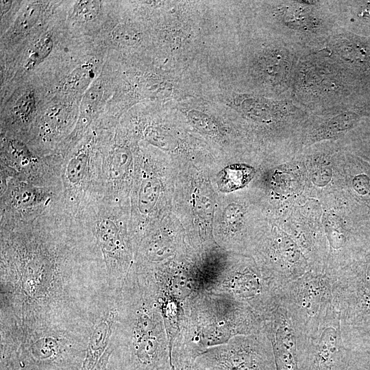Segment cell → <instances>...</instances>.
Masks as SVG:
<instances>
[{
	"instance_id": "26",
	"label": "cell",
	"mask_w": 370,
	"mask_h": 370,
	"mask_svg": "<svg viewBox=\"0 0 370 370\" xmlns=\"http://www.w3.org/2000/svg\"><path fill=\"white\" fill-rule=\"evenodd\" d=\"M360 115L352 110H341L334 112L317 130V134L329 136L353 128L358 123Z\"/></svg>"
},
{
	"instance_id": "32",
	"label": "cell",
	"mask_w": 370,
	"mask_h": 370,
	"mask_svg": "<svg viewBox=\"0 0 370 370\" xmlns=\"http://www.w3.org/2000/svg\"><path fill=\"white\" fill-rule=\"evenodd\" d=\"M347 370H366V369L358 367L357 365H356L351 360L350 365Z\"/></svg>"
},
{
	"instance_id": "2",
	"label": "cell",
	"mask_w": 370,
	"mask_h": 370,
	"mask_svg": "<svg viewBox=\"0 0 370 370\" xmlns=\"http://www.w3.org/2000/svg\"><path fill=\"white\" fill-rule=\"evenodd\" d=\"M108 347L126 357L130 370H175L169 332L150 274L131 268L119 292Z\"/></svg>"
},
{
	"instance_id": "9",
	"label": "cell",
	"mask_w": 370,
	"mask_h": 370,
	"mask_svg": "<svg viewBox=\"0 0 370 370\" xmlns=\"http://www.w3.org/2000/svg\"><path fill=\"white\" fill-rule=\"evenodd\" d=\"M292 318L305 336L334 306L332 280L325 273L307 272L278 291Z\"/></svg>"
},
{
	"instance_id": "5",
	"label": "cell",
	"mask_w": 370,
	"mask_h": 370,
	"mask_svg": "<svg viewBox=\"0 0 370 370\" xmlns=\"http://www.w3.org/2000/svg\"><path fill=\"white\" fill-rule=\"evenodd\" d=\"M121 203L103 197L76 218L92 234L101 252L110 286L122 288L131 267L133 246L120 219Z\"/></svg>"
},
{
	"instance_id": "11",
	"label": "cell",
	"mask_w": 370,
	"mask_h": 370,
	"mask_svg": "<svg viewBox=\"0 0 370 370\" xmlns=\"http://www.w3.org/2000/svg\"><path fill=\"white\" fill-rule=\"evenodd\" d=\"M341 328V316L334 306L315 330L299 339V370H347L351 355Z\"/></svg>"
},
{
	"instance_id": "17",
	"label": "cell",
	"mask_w": 370,
	"mask_h": 370,
	"mask_svg": "<svg viewBox=\"0 0 370 370\" xmlns=\"http://www.w3.org/2000/svg\"><path fill=\"white\" fill-rule=\"evenodd\" d=\"M62 1H23L8 29L1 35V52L10 51L47 24Z\"/></svg>"
},
{
	"instance_id": "3",
	"label": "cell",
	"mask_w": 370,
	"mask_h": 370,
	"mask_svg": "<svg viewBox=\"0 0 370 370\" xmlns=\"http://www.w3.org/2000/svg\"><path fill=\"white\" fill-rule=\"evenodd\" d=\"M0 223L25 221L64 206L61 166L46 158L0 171Z\"/></svg>"
},
{
	"instance_id": "14",
	"label": "cell",
	"mask_w": 370,
	"mask_h": 370,
	"mask_svg": "<svg viewBox=\"0 0 370 370\" xmlns=\"http://www.w3.org/2000/svg\"><path fill=\"white\" fill-rule=\"evenodd\" d=\"M117 79L116 60L108 55L101 74L81 99L76 126L60 147V154L64 155L71 149L99 119L115 92Z\"/></svg>"
},
{
	"instance_id": "7",
	"label": "cell",
	"mask_w": 370,
	"mask_h": 370,
	"mask_svg": "<svg viewBox=\"0 0 370 370\" xmlns=\"http://www.w3.org/2000/svg\"><path fill=\"white\" fill-rule=\"evenodd\" d=\"M334 305L343 327L370 325V236L332 279Z\"/></svg>"
},
{
	"instance_id": "20",
	"label": "cell",
	"mask_w": 370,
	"mask_h": 370,
	"mask_svg": "<svg viewBox=\"0 0 370 370\" xmlns=\"http://www.w3.org/2000/svg\"><path fill=\"white\" fill-rule=\"evenodd\" d=\"M321 1H284L276 4L274 13L283 27L305 35L318 34L327 27L321 13Z\"/></svg>"
},
{
	"instance_id": "27",
	"label": "cell",
	"mask_w": 370,
	"mask_h": 370,
	"mask_svg": "<svg viewBox=\"0 0 370 370\" xmlns=\"http://www.w3.org/2000/svg\"><path fill=\"white\" fill-rule=\"evenodd\" d=\"M1 35L10 27L16 14L21 7L23 1H1Z\"/></svg>"
},
{
	"instance_id": "31",
	"label": "cell",
	"mask_w": 370,
	"mask_h": 370,
	"mask_svg": "<svg viewBox=\"0 0 370 370\" xmlns=\"http://www.w3.org/2000/svg\"><path fill=\"white\" fill-rule=\"evenodd\" d=\"M360 8L358 16L360 18H367L370 21V2H366V3L360 7Z\"/></svg>"
},
{
	"instance_id": "1",
	"label": "cell",
	"mask_w": 370,
	"mask_h": 370,
	"mask_svg": "<svg viewBox=\"0 0 370 370\" xmlns=\"http://www.w3.org/2000/svg\"><path fill=\"white\" fill-rule=\"evenodd\" d=\"M117 292L93 236L64 206L0 223V326L89 338Z\"/></svg>"
},
{
	"instance_id": "24",
	"label": "cell",
	"mask_w": 370,
	"mask_h": 370,
	"mask_svg": "<svg viewBox=\"0 0 370 370\" xmlns=\"http://www.w3.org/2000/svg\"><path fill=\"white\" fill-rule=\"evenodd\" d=\"M138 182L136 195V208L138 214L144 218L154 210L160 197L161 184L159 179L152 172L143 170Z\"/></svg>"
},
{
	"instance_id": "18",
	"label": "cell",
	"mask_w": 370,
	"mask_h": 370,
	"mask_svg": "<svg viewBox=\"0 0 370 370\" xmlns=\"http://www.w3.org/2000/svg\"><path fill=\"white\" fill-rule=\"evenodd\" d=\"M133 155L116 127L106 147L103 166V197L121 203V192L130 175Z\"/></svg>"
},
{
	"instance_id": "6",
	"label": "cell",
	"mask_w": 370,
	"mask_h": 370,
	"mask_svg": "<svg viewBox=\"0 0 370 370\" xmlns=\"http://www.w3.org/2000/svg\"><path fill=\"white\" fill-rule=\"evenodd\" d=\"M107 49L94 37H73L63 56L42 82L46 97L61 96L78 101L99 76Z\"/></svg>"
},
{
	"instance_id": "22",
	"label": "cell",
	"mask_w": 370,
	"mask_h": 370,
	"mask_svg": "<svg viewBox=\"0 0 370 370\" xmlns=\"http://www.w3.org/2000/svg\"><path fill=\"white\" fill-rule=\"evenodd\" d=\"M236 101V106L244 113L262 119L284 118L299 108L288 99L273 100L254 95L239 96Z\"/></svg>"
},
{
	"instance_id": "12",
	"label": "cell",
	"mask_w": 370,
	"mask_h": 370,
	"mask_svg": "<svg viewBox=\"0 0 370 370\" xmlns=\"http://www.w3.org/2000/svg\"><path fill=\"white\" fill-rule=\"evenodd\" d=\"M206 352L228 370H276L272 344L265 330L235 336Z\"/></svg>"
},
{
	"instance_id": "25",
	"label": "cell",
	"mask_w": 370,
	"mask_h": 370,
	"mask_svg": "<svg viewBox=\"0 0 370 370\" xmlns=\"http://www.w3.org/2000/svg\"><path fill=\"white\" fill-rule=\"evenodd\" d=\"M254 175L252 167L234 164L225 167L217 176V185L223 192H231L245 186Z\"/></svg>"
},
{
	"instance_id": "28",
	"label": "cell",
	"mask_w": 370,
	"mask_h": 370,
	"mask_svg": "<svg viewBox=\"0 0 370 370\" xmlns=\"http://www.w3.org/2000/svg\"><path fill=\"white\" fill-rule=\"evenodd\" d=\"M188 116L190 122L201 131L207 134L217 132V127L214 121L202 112L192 110L188 112Z\"/></svg>"
},
{
	"instance_id": "30",
	"label": "cell",
	"mask_w": 370,
	"mask_h": 370,
	"mask_svg": "<svg viewBox=\"0 0 370 370\" xmlns=\"http://www.w3.org/2000/svg\"><path fill=\"white\" fill-rule=\"evenodd\" d=\"M352 186L358 195L368 197L370 194V176L366 173L356 175L352 180Z\"/></svg>"
},
{
	"instance_id": "10",
	"label": "cell",
	"mask_w": 370,
	"mask_h": 370,
	"mask_svg": "<svg viewBox=\"0 0 370 370\" xmlns=\"http://www.w3.org/2000/svg\"><path fill=\"white\" fill-rule=\"evenodd\" d=\"M79 104L64 97H46L23 142L39 156L57 153L76 126Z\"/></svg>"
},
{
	"instance_id": "13",
	"label": "cell",
	"mask_w": 370,
	"mask_h": 370,
	"mask_svg": "<svg viewBox=\"0 0 370 370\" xmlns=\"http://www.w3.org/2000/svg\"><path fill=\"white\" fill-rule=\"evenodd\" d=\"M45 97L41 84L34 79L14 87L1 100V136L23 141Z\"/></svg>"
},
{
	"instance_id": "16",
	"label": "cell",
	"mask_w": 370,
	"mask_h": 370,
	"mask_svg": "<svg viewBox=\"0 0 370 370\" xmlns=\"http://www.w3.org/2000/svg\"><path fill=\"white\" fill-rule=\"evenodd\" d=\"M297 61L286 44H271L255 55L251 73L262 86L280 93L291 88Z\"/></svg>"
},
{
	"instance_id": "8",
	"label": "cell",
	"mask_w": 370,
	"mask_h": 370,
	"mask_svg": "<svg viewBox=\"0 0 370 370\" xmlns=\"http://www.w3.org/2000/svg\"><path fill=\"white\" fill-rule=\"evenodd\" d=\"M343 75L325 52L309 53L297 61L291 88L302 105L335 108L344 90Z\"/></svg>"
},
{
	"instance_id": "29",
	"label": "cell",
	"mask_w": 370,
	"mask_h": 370,
	"mask_svg": "<svg viewBox=\"0 0 370 370\" xmlns=\"http://www.w3.org/2000/svg\"><path fill=\"white\" fill-rule=\"evenodd\" d=\"M192 370H228L223 365L211 357L206 351L195 359Z\"/></svg>"
},
{
	"instance_id": "21",
	"label": "cell",
	"mask_w": 370,
	"mask_h": 370,
	"mask_svg": "<svg viewBox=\"0 0 370 370\" xmlns=\"http://www.w3.org/2000/svg\"><path fill=\"white\" fill-rule=\"evenodd\" d=\"M119 292L110 300L90 332L86 349V370L92 369L109 345L118 313Z\"/></svg>"
},
{
	"instance_id": "23",
	"label": "cell",
	"mask_w": 370,
	"mask_h": 370,
	"mask_svg": "<svg viewBox=\"0 0 370 370\" xmlns=\"http://www.w3.org/2000/svg\"><path fill=\"white\" fill-rule=\"evenodd\" d=\"M344 345L351 355V360L358 367L370 370V325L358 328L342 325Z\"/></svg>"
},
{
	"instance_id": "4",
	"label": "cell",
	"mask_w": 370,
	"mask_h": 370,
	"mask_svg": "<svg viewBox=\"0 0 370 370\" xmlns=\"http://www.w3.org/2000/svg\"><path fill=\"white\" fill-rule=\"evenodd\" d=\"M116 127L95 123L62 156L61 180L64 204L74 217L104 196L103 156Z\"/></svg>"
},
{
	"instance_id": "19",
	"label": "cell",
	"mask_w": 370,
	"mask_h": 370,
	"mask_svg": "<svg viewBox=\"0 0 370 370\" xmlns=\"http://www.w3.org/2000/svg\"><path fill=\"white\" fill-rule=\"evenodd\" d=\"M114 1H66L64 26L73 37H95L109 18Z\"/></svg>"
},
{
	"instance_id": "15",
	"label": "cell",
	"mask_w": 370,
	"mask_h": 370,
	"mask_svg": "<svg viewBox=\"0 0 370 370\" xmlns=\"http://www.w3.org/2000/svg\"><path fill=\"white\" fill-rule=\"evenodd\" d=\"M264 330L272 344L275 369L299 370L298 341L301 334L280 293L265 317Z\"/></svg>"
}]
</instances>
